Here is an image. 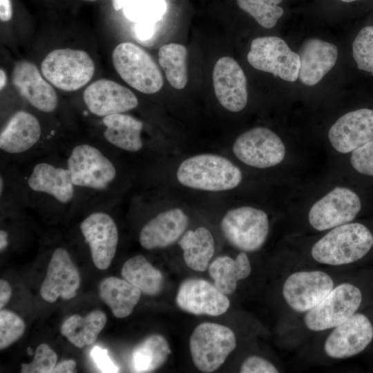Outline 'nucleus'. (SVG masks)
<instances>
[{
  "label": "nucleus",
  "mask_w": 373,
  "mask_h": 373,
  "mask_svg": "<svg viewBox=\"0 0 373 373\" xmlns=\"http://www.w3.org/2000/svg\"><path fill=\"white\" fill-rule=\"evenodd\" d=\"M177 178L182 185L207 191L232 189L242 179L240 169L228 159L214 154H200L184 160Z\"/></svg>",
  "instance_id": "nucleus-1"
},
{
  "label": "nucleus",
  "mask_w": 373,
  "mask_h": 373,
  "mask_svg": "<svg viewBox=\"0 0 373 373\" xmlns=\"http://www.w3.org/2000/svg\"><path fill=\"white\" fill-rule=\"evenodd\" d=\"M373 246V235L363 224L347 223L334 227L317 241L311 254L318 262L350 264L362 258Z\"/></svg>",
  "instance_id": "nucleus-2"
},
{
  "label": "nucleus",
  "mask_w": 373,
  "mask_h": 373,
  "mask_svg": "<svg viewBox=\"0 0 373 373\" xmlns=\"http://www.w3.org/2000/svg\"><path fill=\"white\" fill-rule=\"evenodd\" d=\"M66 166L75 188L90 192L108 191L117 175L116 166L108 154L86 142L70 148Z\"/></svg>",
  "instance_id": "nucleus-3"
},
{
  "label": "nucleus",
  "mask_w": 373,
  "mask_h": 373,
  "mask_svg": "<svg viewBox=\"0 0 373 373\" xmlns=\"http://www.w3.org/2000/svg\"><path fill=\"white\" fill-rule=\"evenodd\" d=\"M95 69V64L86 52L71 48L51 51L41 64L43 76L64 91L82 88L92 79Z\"/></svg>",
  "instance_id": "nucleus-4"
},
{
  "label": "nucleus",
  "mask_w": 373,
  "mask_h": 373,
  "mask_svg": "<svg viewBox=\"0 0 373 373\" xmlns=\"http://www.w3.org/2000/svg\"><path fill=\"white\" fill-rule=\"evenodd\" d=\"M112 60L118 75L134 89L153 94L162 88L163 77L157 64L133 43L118 44L113 51Z\"/></svg>",
  "instance_id": "nucleus-5"
},
{
  "label": "nucleus",
  "mask_w": 373,
  "mask_h": 373,
  "mask_svg": "<svg viewBox=\"0 0 373 373\" xmlns=\"http://www.w3.org/2000/svg\"><path fill=\"white\" fill-rule=\"evenodd\" d=\"M189 347L195 366L201 372H213L235 350L236 338L229 327L206 322L193 330L189 339Z\"/></svg>",
  "instance_id": "nucleus-6"
},
{
  "label": "nucleus",
  "mask_w": 373,
  "mask_h": 373,
  "mask_svg": "<svg viewBox=\"0 0 373 373\" xmlns=\"http://www.w3.org/2000/svg\"><path fill=\"white\" fill-rule=\"evenodd\" d=\"M220 227L223 236L233 247L245 251H255L267 239L269 219L261 209L241 207L228 211Z\"/></svg>",
  "instance_id": "nucleus-7"
},
{
  "label": "nucleus",
  "mask_w": 373,
  "mask_h": 373,
  "mask_svg": "<svg viewBox=\"0 0 373 373\" xmlns=\"http://www.w3.org/2000/svg\"><path fill=\"white\" fill-rule=\"evenodd\" d=\"M247 61L254 68L269 73L287 82L298 77L300 58L287 43L276 36L254 39L247 54Z\"/></svg>",
  "instance_id": "nucleus-8"
},
{
  "label": "nucleus",
  "mask_w": 373,
  "mask_h": 373,
  "mask_svg": "<svg viewBox=\"0 0 373 373\" xmlns=\"http://www.w3.org/2000/svg\"><path fill=\"white\" fill-rule=\"evenodd\" d=\"M360 289L350 283H343L332 290L305 316L306 327L318 332L335 327L348 320L360 307Z\"/></svg>",
  "instance_id": "nucleus-9"
},
{
  "label": "nucleus",
  "mask_w": 373,
  "mask_h": 373,
  "mask_svg": "<svg viewBox=\"0 0 373 373\" xmlns=\"http://www.w3.org/2000/svg\"><path fill=\"white\" fill-rule=\"evenodd\" d=\"M233 151L243 163L265 169L280 163L285 155V146L280 137L262 126L245 131L234 142Z\"/></svg>",
  "instance_id": "nucleus-10"
},
{
  "label": "nucleus",
  "mask_w": 373,
  "mask_h": 373,
  "mask_svg": "<svg viewBox=\"0 0 373 373\" xmlns=\"http://www.w3.org/2000/svg\"><path fill=\"white\" fill-rule=\"evenodd\" d=\"M361 209V200L355 192L337 186L312 205L309 222L316 230H327L350 222Z\"/></svg>",
  "instance_id": "nucleus-11"
},
{
  "label": "nucleus",
  "mask_w": 373,
  "mask_h": 373,
  "mask_svg": "<svg viewBox=\"0 0 373 373\" xmlns=\"http://www.w3.org/2000/svg\"><path fill=\"white\" fill-rule=\"evenodd\" d=\"M80 230L88 245L94 265L101 270L111 265L115 255L119 235L113 218L104 211L88 215L80 224Z\"/></svg>",
  "instance_id": "nucleus-12"
},
{
  "label": "nucleus",
  "mask_w": 373,
  "mask_h": 373,
  "mask_svg": "<svg viewBox=\"0 0 373 373\" xmlns=\"http://www.w3.org/2000/svg\"><path fill=\"white\" fill-rule=\"evenodd\" d=\"M26 182L32 193L59 204H70L75 200L77 189L66 165L44 160L37 162L31 167Z\"/></svg>",
  "instance_id": "nucleus-13"
},
{
  "label": "nucleus",
  "mask_w": 373,
  "mask_h": 373,
  "mask_svg": "<svg viewBox=\"0 0 373 373\" xmlns=\"http://www.w3.org/2000/svg\"><path fill=\"white\" fill-rule=\"evenodd\" d=\"M334 288L330 276L321 271H298L291 274L283 287L288 305L298 312H308Z\"/></svg>",
  "instance_id": "nucleus-14"
},
{
  "label": "nucleus",
  "mask_w": 373,
  "mask_h": 373,
  "mask_svg": "<svg viewBox=\"0 0 373 373\" xmlns=\"http://www.w3.org/2000/svg\"><path fill=\"white\" fill-rule=\"evenodd\" d=\"M175 301L178 306L195 315L218 316L230 306L227 296L214 285L200 278H188L180 285Z\"/></svg>",
  "instance_id": "nucleus-15"
},
{
  "label": "nucleus",
  "mask_w": 373,
  "mask_h": 373,
  "mask_svg": "<svg viewBox=\"0 0 373 373\" xmlns=\"http://www.w3.org/2000/svg\"><path fill=\"white\" fill-rule=\"evenodd\" d=\"M373 338V326L362 314H354L348 320L335 327L324 344V351L329 357L346 358L363 351Z\"/></svg>",
  "instance_id": "nucleus-16"
},
{
  "label": "nucleus",
  "mask_w": 373,
  "mask_h": 373,
  "mask_svg": "<svg viewBox=\"0 0 373 373\" xmlns=\"http://www.w3.org/2000/svg\"><path fill=\"white\" fill-rule=\"evenodd\" d=\"M83 99L91 113L102 117L124 113L138 105V99L131 90L107 79L91 83L85 89Z\"/></svg>",
  "instance_id": "nucleus-17"
},
{
  "label": "nucleus",
  "mask_w": 373,
  "mask_h": 373,
  "mask_svg": "<svg viewBox=\"0 0 373 373\" xmlns=\"http://www.w3.org/2000/svg\"><path fill=\"white\" fill-rule=\"evenodd\" d=\"M213 84L216 96L224 108L239 112L246 106L247 78L235 59L223 57L216 61L213 70Z\"/></svg>",
  "instance_id": "nucleus-18"
},
{
  "label": "nucleus",
  "mask_w": 373,
  "mask_h": 373,
  "mask_svg": "<svg viewBox=\"0 0 373 373\" xmlns=\"http://www.w3.org/2000/svg\"><path fill=\"white\" fill-rule=\"evenodd\" d=\"M80 275L68 252L57 248L52 253L46 276L40 288V294L49 303L58 298L69 300L77 295L80 286Z\"/></svg>",
  "instance_id": "nucleus-19"
},
{
  "label": "nucleus",
  "mask_w": 373,
  "mask_h": 373,
  "mask_svg": "<svg viewBox=\"0 0 373 373\" xmlns=\"http://www.w3.org/2000/svg\"><path fill=\"white\" fill-rule=\"evenodd\" d=\"M328 138L341 153L352 152L373 140V110L361 108L343 115L330 127Z\"/></svg>",
  "instance_id": "nucleus-20"
},
{
  "label": "nucleus",
  "mask_w": 373,
  "mask_h": 373,
  "mask_svg": "<svg viewBox=\"0 0 373 373\" xmlns=\"http://www.w3.org/2000/svg\"><path fill=\"white\" fill-rule=\"evenodd\" d=\"M12 82L19 94L34 108L44 112H53L58 106V97L54 88L44 79L32 62H17L12 73Z\"/></svg>",
  "instance_id": "nucleus-21"
},
{
  "label": "nucleus",
  "mask_w": 373,
  "mask_h": 373,
  "mask_svg": "<svg viewBox=\"0 0 373 373\" xmlns=\"http://www.w3.org/2000/svg\"><path fill=\"white\" fill-rule=\"evenodd\" d=\"M41 126L32 113L19 111L7 121L0 133V149L9 155L27 153L41 137Z\"/></svg>",
  "instance_id": "nucleus-22"
},
{
  "label": "nucleus",
  "mask_w": 373,
  "mask_h": 373,
  "mask_svg": "<svg viewBox=\"0 0 373 373\" xmlns=\"http://www.w3.org/2000/svg\"><path fill=\"white\" fill-rule=\"evenodd\" d=\"M298 78L306 86H314L334 66L338 48L334 44L318 38H309L300 46Z\"/></svg>",
  "instance_id": "nucleus-23"
},
{
  "label": "nucleus",
  "mask_w": 373,
  "mask_h": 373,
  "mask_svg": "<svg viewBox=\"0 0 373 373\" xmlns=\"http://www.w3.org/2000/svg\"><path fill=\"white\" fill-rule=\"evenodd\" d=\"M188 223V216L179 208L161 212L142 227L140 243L149 250L166 247L182 237Z\"/></svg>",
  "instance_id": "nucleus-24"
},
{
  "label": "nucleus",
  "mask_w": 373,
  "mask_h": 373,
  "mask_svg": "<svg viewBox=\"0 0 373 373\" xmlns=\"http://www.w3.org/2000/svg\"><path fill=\"white\" fill-rule=\"evenodd\" d=\"M104 140L115 148L135 153L143 147L141 133L143 123L127 114L117 113L102 117Z\"/></svg>",
  "instance_id": "nucleus-25"
},
{
  "label": "nucleus",
  "mask_w": 373,
  "mask_h": 373,
  "mask_svg": "<svg viewBox=\"0 0 373 373\" xmlns=\"http://www.w3.org/2000/svg\"><path fill=\"white\" fill-rule=\"evenodd\" d=\"M141 291L125 279L111 276L102 280L99 285L102 300L117 318L129 316L141 296Z\"/></svg>",
  "instance_id": "nucleus-26"
},
{
  "label": "nucleus",
  "mask_w": 373,
  "mask_h": 373,
  "mask_svg": "<svg viewBox=\"0 0 373 373\" xmlns=\"http://www.w3.org/2000/svg\"><path fill=\"white\" fill-rule=\"evenodd\" d=\"M209 274L214 285L225 295L233 294L240 280L247 278L251 271V264L245 253H240L236 259L227 256L216 258L209 266Z\"/></svg>",
  "instance_id": "nucleus-27"
},
{
  "label": "nucleus",
  "mask_w": 373,
  "mask_h": 373,
  "mask_svg": "<svg viewBox=\"0 0 373 373\" xmlns=\"http://www.w3.org/2000/svg\"><path fill=\"white\" fill-rule=\"evenodd\" d=\"M178 245L183 250L184 262L190 269L204 271L215 251L214 238L209 229L200 227L189 230L179 239Z\"/></svg>",
  "instance_id": "nucleus-28"
},
{
  "label": "nucleus",
  "mask_w": 373,
  "mask_h": 373,
  "mask_svg": "<svg viewBox=\"0 0 373 373\" xmlns=\"http://www.w3.org/2000/svg\"><path fill=\"white\" fill-rule=\"evenodd\" d=\"M106 321V314L97 309L84 317L74 314L64 322L61 333L73 345L81 348L95 342Z\"/></svg>",
  "instance_id": "nucleus-29"
},
{
  "label": "nucleus",
  "mask_w": 373,
  "mask_h": 373,
  "mask_svg": "<svg viewBox=\"0 0 373 373\" xmlns=\"http://www.w3.org/2000/svg\"><path fill=\"white\" fill-rule=\"evenodd\" d=\"M121 274L124 279L146 295H157L163 288L162 274L142 255L127 260L122 266Z\"/></svg>",
  "instance_id": "nucleus-30"
},
{
  "label": "nucleus",
  "mask_w": 373,
  "mask_h": 373,
  "mask_svg": "<svg viewBox=\"0 0 373 373\" xmlns=\"http://www.w3.org/2000/svg\"><path fill=\"white\" fill-rule=\"evenodd\" d=\"M171 354L164 337L153 334L146 338L133 351L132 367L135 372H151L160 367Z\"/></svg>",
  "instance_id": "nucleus-31"
},
{
  "label": "nucleus",
  "mask_w": 373,
  "mask_h": 373,
  "mask_svg": "<svg viewBox=\"0 0 373 373\" xmlns=\"http://www.w3.org/2000/svg\"><path fill=\"white\" fill-rule=\"evenodd\" d=\"M186 48L182 44L170 43L160 47L158 60L170 85L182 89L187 84Z\"/></svg>",
  "instance_id": "nucleus-32"
},
{
  "label": "nucleus",
  "mask_w": 373,
  "mask_h": 373,
  "mask_svg": "<svg viewBox=\"0 0 373 373\" xmlns=\"http://www.w3.org/2000/svg\"><path fill=\"white\" fill-rule=\"evenodd\" d=\"M239 8L265 28H274L285 13V0H235Z\"/></svg>",
  "instance_id": "nucleus-33"
},
{
  "label": "nucleus",
  "mask_w": 373,
  "mask_h": 373,
  "mask_svg": "<svg viewBox=\"0 0 373 373\" xmlns=\"http://www.w3.org/2000/svg\"><path fill=\"white\" fill-rule=\"evenodd\" d=\"M352 55L358 69L373 75V26L359 31L352 44Z\"/></svg>",
  "instance_id": "nucleus-34"
},
{
  "label": "nucleus",
  "mask_w": 373,
  "mask_h": 373,
  "mask_svg": "<svg viewBox=\"0 0 373 373\" xmlns=\"http://www.w3.org/2000/svg\"><path fill=\"white\" fill-rule=\"evenodd\" d=\"M23 321L15 313L1 309L0 350H2L17 341L25 331Z\"/></svg>",
  "instance_id": "nucleus-35"
},
{
  "label": "nucleus",
  "mask_w": 373,
  "mask_h": 373,
  "mask_svg": "<svg viewBox=\"0 0 373 373\" xmlns=\"http://www.w3.org/2000/svg\"><path fill=\"white\" fill-rule=\"evenodd\" d=\"M57 354L46 343L40 344L30 363H23L21 373H50L57 364Z\"/></svg>",
  "instance_id": "nucleus-36"
},
{
  "label": "nucleus",
  "mask_w": 373,
  "mask_h": 373,
  "mask_svg": "<svg viewBox=\"0 0 373 373\" xmlns=\"http://www.w3.org/2000/svg\"><path fill=\"white\" fill-rule=\"evenodd\" d=\"M350 162L358 172L373 175V140L353 151Z\"/></svg>",
  "instance_id": "nucleus-37"
},
{
  "label": "nucleus",
  "mask_w": 373,
  "mask_h": 373,
  "mask_svg": "<svg viewBox=\"0 0 373 373\" xmlns=\"http://www.w3.org/2000/svg\"><path fill=\"white\" fill-rule=\"evenodd\" d=\"M240 372L241 373H277V368L267 360L258 356H251L242 363Z\"/></svg>",
  "instance_id": "nucleus-38"
},
{
  "label": "nucleus",
  "mask_w": 373,
  "mask_h": 373,
  "mask_svg": "<svg viewBox=\"0 0 373 373\" xmlns=\"http://www.w3.org/2000/svg\"><path fill=\"white\" fill-rule=\"evenodd\" d=\"M90 356L96 363L97 367L102 372H117L118 367L112 361L106 349L95 346L90 352Z\"/></svg>",
  "instance_id": "nucleus-39"
},
{
  "label": "nucleus",
  "mask_w": 373,
  "mask_h": 373,
  "mask_svg": "<svg viewBox=\"0 0 373 373\" xmlns=\"http://www.w3.org/2000/svg\"><path fill=\"white\" fill-rule=\"evenodd\" d=\"M155 26L156 23H137L136 35L140 39L145 40L153 35Z\"/></svg>",
  "instance_id": "nucleus-40"
},
{
  "label": "nucleus",
  "mask_w": 373,
  "mask_h": 373,
  "mask_svg": "<svg viewBox=\"0 0 373 373\" xmlns=\"http://www.w3.org/2000/svg\"><path fill=\"white\" fill-rule=\"evenodd\" d=\"M76 363L74 360L68 359L56 364L51 373H73L75 372Z\"/></svg>",
  "instance_id": "nucleus-41"
},
{
  "label": "nucleus",
  "mask_w": 373,
  "mask_h": 373,
  "mask_svg": "<svg viewBox=\"0 0 373 373\" xmlns=\"http://www.w3.org/2000/svg\"><path fill=\"white\" fill-rule=\"evenodd\" d=\"M12 294L10 284L5 280H0V308L2 309L9 301Z\"/></svg>",
  "instance_id": "nucleus-42"
},
{
  "label": "nucleus",
  "mask_w": 373,
  "mask_h": 373,
  "mask_svg": "<svg viewBox=\"0 0 373 373\" xmlns=\"http://www.w3.org/2000/svg\"><path fill=\"white\" fill-rule=\"evenodd\" d=\"M12 17V9L10 0H0V19L3 22H7Z\"/></svg>",
  "instance_id": "nucleus-43"
},
{
  "label": "nucleus",
  "mask_w": 373,
  "mask_h": 373,
  "mask_svg": "<svg viewBox=\"0 0 373 373\" xmlns=\"http://www.w3.org/2000/svg\"><path fill=\"white\" fill-rule=\"evenodd\" d=\"M8 233L4 231H0V250L3 251L8 245Z\"/></svg>",
  "instance_id": "nucleus-44"
},
{
  "label": "nucleus",
  "mask_w": 373,
  "mask_h": 373,
  "mask_svg": "<svg viewBox=\"0 0 373 373\" xmlns=\"http://www.w3.org/2000/svg\"><path fill=\"white\" fill-rule=\"evenodd\" d=\"M7 81L6 75L3 69L0 70V89L2 90Z\"/></svg>",
  "instance_id": "nucleus-45"
},
{
  "label": "nucleus",
  "mask_w": 373,
  "mask_h": 373,
  "mask_svg": "<svg viewBox=\"0 0 373 373\" xmlns=\"http://www.w3.org/2000/svg\"><path fill=\"white\" fill-rule=\"evenodd\" d=\"M341 3L343 4H350L353 3H356L360 0H338Z\"/></svg>",
  "instance_id": "nucleus-46"
},
{
  "label": "nucleus",
  "mask_w": 373,
  "mask_h": 373,
  "mask_svg": "<svg viewBox=\"0 0 373 373\" xmlns=\"http://www.w3.org/2000/svg\"><path fill=\"white\" fill-rule=\"evenodd\" d=\"M27 352L29 355H31L32 354V350H30V347H28L27 349Z\"/></svg>",
  "instance_id": "nucleus-47"
},
{
  "label": "nucleus",
  "mask_w": 373,
  "mask_h": 373,
  "mask_svg": "<svg viewBox=\"0 0 373 373\" xmlns=\"http://www.w3.org/2000/svg\"><path fill=\"white\" fill-rule=\"evenodd\" d=\"M84 1H91V2H93V1H97V0H84Z\"/></svg>",
  "instance_id": "nucleus-48"
}]
</instances>
